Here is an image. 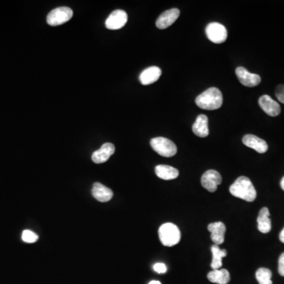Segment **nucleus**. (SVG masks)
Here are the masks:
<instances>
[{
	"mask_svg": "<svg viewBox=\"0 0 284 284\" xmlns=\"http://www.w3.org/2000/svg\"><path fill=\"white\" fill-rule=\"evenodd\" d=\"M230 193L235 198L248 202H252L257 198V191L249 178L241 176L238 178L230 186Z\"/></svg>",
	"mask_w": 284,
	"mask_h": 284,
	"instance_id": "f257e3e1",
	"label": "nucleus"
},
{
	"mask_svg": "<svg viewBox=\"0 0 284 284\" xmlns=\"http://www.w3.org/2000/svg\"><path fill=\"white\" fill-rule=\"evenodd\" d=\"M197 105L204 110H216L223 104V95L219 88L212 87L202 92L195 100Z\"/></svg>",
	"mask_w": 284,
	"mask_h": 284,
	"instance_id": "f03ea898",
	"label": "nucleus"
},
{
	"mask_svg": "<svg viewBox=\"0 0 284 284\" xmlns=\"http://www.w3.org/2000/svg\"><path fill=\"white\" fill-rule=\"evenodd\" d=\"M159 237L161 243L165 246H174L180 242V230L175 224L166 223L160 227Z\"/></svg>",
	"mask_w": 284,
	"mask_h": 284,
	"instance_id": "7ed1b4c3",
	"label": "nucleus"
},
{
	"mask_svg": "<svg viewBox=\"0 0 284 284\" xmlns=\"http://www.w3.org/2000/svg\"><path fill=\"white\" fill-rule=\"evenodd\" d=\"M150 145L153 150L162 157H174L178 151L175 144L166 137H158L153 138L150 141Z\"/></svg>",
	"mask_w": 284,
	"mask_h": 284,
	"instance_id": "20e7f679",
	"label": "nucleus"
},
{
	"mask_svg": "<svg viewBox=\"0 0 284 284\" xmlns=\"http://www.w3.org/2000/svg\"><path fill=\"white\" fill-rule=\"evenodd\" d=\"M73 10L67 6H61L51 10L47 16V22L49 26H57L63 25L71 20Z\"/></svg>",
	"mask_w": 284,
	"mask_h": 284,
	"instance_id": "39448f33",
	"label": "nucleus"
},
{
	"mask_svg": "<svg viewBox=\"0 0 284 284\" xmlns=\"http://www.w3.org/2000/svg\"><path fill=\"white\" fill-rule=\"evenodd\" d=\"M206 35L210 41L215 43H222L227 39V30L225 26L218 22L208 24L205 30Z\"/></svg>",
	"mask_w": 284,
	"mask_h": 284,
	"instance_id": "423d86ee",
	"label": "nucleus"
},
{
	"mask_svg": "<svg viewBox=\"0 0 284 284\" xmlns=\"http://www.w3.org/2000/svg\"><path fill=\"white\" fill-rule=\"evenodd\" d=\"M222 176L216 170H208L204 172L201 179V183L209 192H216L219 185L221 184Z\"/></svg>",
	"mask_w": 284,
	"mask_h": 284,
	"instance_id": "0eeeda50",
	"label": "nucleus"
},
{
	"mask_svg": "<svg viewBox=\"0 0 284 284\" xmlns=\"http://www.w3.org/2000/svg\"><path fill=\"white\" fill-rule=\"evenodd\" d=\"M127 20L128 16L125 11L122 10H116L108 16L105 22V26L108 30H120L125 26Z\"/></svg>",
	"mask_w": 284,
	"mask_h": 284,
	"instance_id": "6e6552de",
	"label": "nucleus"
},
{
	"mask_svg": "<svg viewBox=\"0 0 284 284\" xmlns=\"http://www.w3.org/2000/svg\"><path fill=\"white\" fill-rule=\"evenodd\" d=\"M238 79L244 86L255 87L261 81V77L256 74L249 72L244 67H239L235 71Z\"/></svg>",
	"mask_w": 284,
	"mask_h": 284,
	"instance_id": "1a4fd4ad",
	"label": "nucleus"
},
{
	"mask_svg": "<svg viewBox=\"0 0 284 284\" xmlns=\"http://www.w3.org/2000/svg\"><path fill=\"white\" fill-rule=\"evenodd\" d=\"M180 15V11L177 8L166 10L157 18L156 26L160 30H165L175 22Z\"/></svg>",
	"mask_w": 284,
	"mask_h": 284,
	"instance_id": "9d476101",
	"label": "nucleus"
},
{
	"mask_svg": "<svg viewBox=\"0 0 284 284\" xmlns=\"http://www.w3.org/2000/svg\"><path fill=\"white\" fill-rule=\"evenodd\" d=\"M258 103L259 106L261 107V109L269 116L276 117L281 114V108L280 104L268 95L261 96Z\"/></svg>",
	"mask_w": 284,
	"mask_h": 284,
	"instance_id": "9b49d317",
	"label": "nucleus"
},
{
	"mask_svg": "<svg viewBox=\"0 0 284 284\" xmlns=\"http://www.w3.org/2000/svg\"><path fill=\"white\" fill-rule=\"evenodd\" d=\"M243 142L245 146L254 149L259 153H265L268 151L269 146L265 140L261 139L253 134H246L243 138Z\"/></svg>",
	"mask_w": 284,
	"mask_h": 284,
	"instance_id": "f8f14e48",
	"label": "nucleus"
},
{
	"mask_svg": "<svg viewBox=\"0 0 284 284\" xmlns=\"http://www.w3.org/2000/svg\"><path fill=\"white\" fill-rule=\"evenodd\" d=\"M116 151L115 145L112 143H105L97 151L92 153V160L95 163H105Z\"/></svg>",
	"mask_w": 284,
	"mask_h": 284,
	"instance_id": "ddd939ff",
	"label": "nucleus"
},
{
	"mask_svg": "<svg viewBox=\"0 0 284 284\" xmlns=\"http://www.w3.org/2000/svg\"><path fill=\"white\" fill-rule=\"evenodd\" d=\"M208 230L211 232V239L215 245H221L224 243L226 226L223 222H215L208 224Z\"/></svg>",
	"mask_w": 284,
	"mask_h": 284,
	"instance_id": "4468645a",
	"label": "nucleus"
},
{
	"mask_svg": "<svg viewBox=\"0 0 284 284\" xmlns=\"http://www.w3.org/2000/svg\"><path fill=\"white\" fill-rule=\"evenodd\" d=\"M162 75L161 68L158 67H150L145 69L140 75V81L143 85H149L159 80Z\"/></svg>",
	"mask_w": 284,
	"mask_h": 284,
	"instance_id": "2eb2a0df",
	"label": "nucleus"
},
{
	"mask_svg": "<svg viewBox=\"0 0 284 284\" xmlns=\"http://www.w3.org/2000/svg\"><path fill=\"white\" fill-rule=\"evenodd\" d=\"M92 196L100 202H107L113 198V191L100 182L93 184L92 189Z\"/></svg>",
	"mask_w": 284,
	"mask_h": 284,
	"instance_id": "dca6fc26",
	"label": "nucleus"
},
{
	"mask_svg": "<svg viewBox=\"0 0 284 284\" xmlns=\"http://www.w3.org/2000/svg\"><path fill=\"white\" fill-rule=\"evenodd\" d=\"M257 228L261 233H269L272 229V222L270 220V212L266 207L261 208L257 217Z\"/></svg>",
	"mask_w": 284,
	"mask_h": 284,
	"instance_id": "f3484780",
	"label": "nucleus"
},
{
	"mask_svg": "<svg viewBox=\"0 0 284 284\" xmlns=\"http://www.w3.org/2000/svg\"><path fill=\"white\" fill-rule=\"evenodd\" d=\"M193 132L198 137H206L208 136V120L205 115H200L197 118L196 121L193 125Z\"/></svg>",
	"mask_w": 284,
	"mask_h": 284,
	"instance_id": "a211bd4d",
	"label": "nucleus"
},
{
	"mask_svg": "<svg viewBox=\"0 0 284 284\" xmlns=\"http://www.w3.org/2000/svg\"><path fill=\"white\" fill-rule=\"evenodd\" d=\"M156 174L163 180H172L179 175L178 169L168 165H158L155 168Z\"/></svg>",
	"mask_w": 284,
	"mask_h": 284,
	"instance_id": "6ab92c4d",
	"label": "nucleus"
},
{
	"mask_svg": "<svg viewBox=\"0 0 284 284\" xmlns=\"http://www.w3.org/2000/svg\"><path fill=\"white\" fill-rule=\"evenodd\" d=\"M207 277H208V281L213 284H227L231 281L230 273L225 269L212 271L208 273Z\"/></svg>",
	"mask_w": 284,
	"mask_h": 284,
	"instance_id": "aec40b11",
	"label": "nucleus"
},
{
	"mask_svg": "<svg viewBox=\"0 0 284 284\" xmlns=\"http://www.w3.org/2000/svg\"><path fill=\"white\" fill-rule=\"evenodd\" d=\"M211 251L212 253V261L211 263V267L213 270L220 269L223 265V258L227 256V253L226 249H220L219 245L214 244L211 247Z\"/></svg>",
	"mask_w": 284,
	"mask_h": 284,
	"instance_id": "412c9836",
	"label": "nucleus"
},
{
	"mask_svg": "<svg viewBox=\"0 0 284 284\" xmlns=\"http://www.w3.org/2000/svg\"><path fill=\"white\" fill-rule=\"evenodd\" d=\"M272 272L266 268H261L256 273V279L259 284H273Z\"/></svg>",
	"mask_w": 284,
	"mask_h": 284,
	"instance_id": "4be33fe9",
	"label": "nucleus"
},
{
	"mask_svg": "<svg viewBox=\"0 0 284 284\" xmlns=\"http://www.w3.org/2000/svg\"><path fill=\"white\" fill-rule=\"evenodd\" d=\"M22 239L25 243H34L38 240V235L30 230H25L22 232Z\"/></svg>",
	"mask_w": 284,
	"mask_h": 284,
	"instance_id": "5701e85b",
	"label": "nucleus"
},
{
	"mask_svg": "<svg viewBox=\"0 0 284 284\" xmlns=\"http://www.w3.org/2000/svg\"><path fill=\"white\" fill-rule=\"evenodd\" d=\"M276 96L280 102L284 104V84H281L276 89Z\"/></svg>",
	"mask_w": 284,
	"mask_h": 284,
	"instance_id": "b1692460",
	"label": "nucleus"
},
{
	"mask_svg": "<svg viewBox=\"0 0 284 284\" xmlns=\"http://www.w3.org/2000/svg\"><path fill=\"white\" fill-rule=\"evenodd\" d=\"M153 269H154L156 273H159V274H163V273L167 272V266L163 263H157V264L153 265Z\"/></svg>",
	"mask_w": 284,
	"mask_h": 284,
	"instance_id": "393cba45",
	"label": "nucleus"
},
{
	"mask_svg": "<svg viewBox=\"0 0 284 284\" xmlns=\"http://www.w3.org/2000/svg\"><path fill=\"white\" fill-rule=\"evenodd\" d=\"M278 271L280 275L284 277V253H283L279 258Z\"/></svg>",
	"mask_w": 284,
	"mask_h": 284,
	"instance_id": "a878e982",
	"label": "nucleus"
},
{
	"mask_svg": "<svg viewBox=\"0 0 284 284\" xmlns=\"http://www.w3.org/2000/svg\"><path fill=\"white\" fill-rule=\"evenodd\" d=\"M280 240H281V243H284V228L280 234Z\"/></svg>",
	"mask_w": 284,
	"mask_h": 284,
	"instance_id": "bb28decb",
	"label": "nucleus"
},
{
	"mask_svg": "<svg viewBox=\"0 0 284 284\" xmlns=\"http://www.w3.org/2000/svg\"><path fill=\"white\" fill-rule=\"evenodd\" d=\"M281 188L283 189V190H284V177L282 178V180H281Z\"/></svg>",
	"mask_w": 284,
	"mask_h": 284,
	"instance_id": "cd10ccee",
	"label": "nucleus"
},
{
	"mask_svg": "<svg viewBox=\"0 0 284 284\" xmlns=\"http://www.w3.org/2000/svg\"><path fill=\"white\" fill-rule=\"evenodd\" d=\"M149 284H161V283L159 282V281H153L151 282H149Z\"/></svg>",
	"mask_w": 284,
	"mask_h": 284,
	"instance_id": "c85d7f7f",
	"label": "nucleus"
}]
</instances>
